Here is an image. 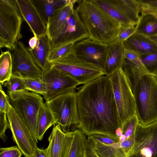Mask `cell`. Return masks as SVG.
Returning <instances> with one entry per match:
<instances>
[{
  "label": "cell",
  "instance_id": "cell-35",
  "mask_svg": "<svg viewBox=\"0 0 157 157\" xmlns=\"http://www.w3.org/2000/svg\"><path fill=\"white\" fill-rule=\"evenodd\" d=\"M136 26L120 24L117 39L123 42L136 32Z\"/></svg>",
  "mask_w": 157,
  "mask_h": 157
},
{
  "label": "cell",
  "instance_id": "cell-15",
  "mask_svg": "<svg viewBox=\"0 0 157 157\" xmlns=\"http://www.w3.org/2000/svg\"><path fill=\"white\" fill-rule=\"evenodd\" d=\"M20 13L27 23L34 36L37 38L46 34L47 26L32 0H16Z\"/></svg>",
  "mask_w": 157,
  "mask_h": 157
},
{
  "label": "cell",
  "instance_id": "cell-38",
  "mask_svg": "<svg viewBox=\"0 0 157 157\" xmlns=\"http://www.w3.org/2000/svg\"><path fill=\"white\" fill-rule=\"evenodd\" d=\"M10 128L7 114L4 113H0V137L4 143H6L7 140V137L6 134V131Z\"/></svg>",
  "mask_w": 157,
  "mask_h": 157
},
{
  "label": "cell",
  "instance_id": "cell-44",
  "mask_svg": "<svg viewBox=\"0 0 157 157\" xmlns=\"http://www.w3.org/2000/svg\"><path fill=\"white\" fill-rule=\"evenodd\" d=\"M116 134L119 138L121 136L123 133L121 128L119 127L117 129L116 131Z\"/></svg>",
  "mask_w": 157,
  "mask_h": 157
},
{
  "label": "cell",
  "instance_id": "cell-45",
  "mask_svg": "<svg viewBox=\"0 0 157 157\" xmlns=\"http://www.w3.org/2000/svg\"><path fill=\"white\" fill-rule=\"evenodd\" d=\"M157 45V35L148 37Z\"/></svg>",
  "mask_w": 157,
  "mask_h": 157
},
{
  "label": "cell",
  "instance_id": "cell-32",
  "mask_svg": "<svg viewBox=\"0 0 157 157\" xmlns=\"http://www.w3.org/2000/svg\"><path fill=\"white\" fill-rule=\"evenodd\" d=\"M142 62L151 75L157 73V52L148 55H141Z\"/></svg>",
  "mask_w": 157,
  "mask_h": 157
},
{
  "label": "cell",
  "instance_id": "cell-34",
  "mask_svg": "<svg viewBox=\"0 0 157 157\" xmlns=\"http://www.w3.org/2000/svg\"><path fill=\"white\" fill-rule=\"evenodd\" d=\"M140 5L141 13H157V0H136Z\"/></svg>",
  "mask_w": 157,
  "mask_h": 157
},
{
  "label": "cell",
  "instance_id": "cell-7",
  "mask_svg": "<svg viewBox=\"0 0 157 157\" xmlns=\"http://www.w3.org/2000/svg\"><path fill=\"white\" fill-rule=\"evenodd\" d=\"M120 121L122 125L136 114V104L129 80L122 68L109 77Z\"/></svg>",
  "mask_w": 157,
  "mask_h": 157
},
{
  "label": "cell",
  "instance_id": "cell-14",
  "mask_svg": "<svg viewBox=\"0 0 157 157\" xmlns=\"http://www.w3.org/2000/svg\"><path fill=\"white\" fill-rule=\"evenodd\" d=\"M88 38V32L74 9L60 33L51 42L52 48L69 43H76Z\"/></svg>",
  "mask_w": 157,
  "mask_h": 157
},
{
  "label": "cell",
  "instance_id": "cell-43",
  "mask_svg": "<svg viewBox=\"0 0 157 157\" xmlns=\"http://www.w3.org/2000/svg\"><path fill=\"white\" fill-rule=\"evenodd\" d=\"M38 41V38L35 36L31 38L29 41V45L30 48L34 49L36 46Z\"/></svg>",
  "mask_w": 157,
  "mask_h": 157
},
{
  "label": "cell",
  "instance_id": "cell-28",
  "mask_svg": "<svg viewBox=\"0 0 157 157\" xmlns=\"http://www.w3.org/2000/svg\"><path fill=\"white\" fill-rule=\"evenodd\" d=\"M11 54L9 51H1L0 56V82L3 84L9 80L12 74Z\"/></svg>",
  "mask_w": 157,
  "mask_h": 157
},
{
  "label": "cell",
  "instance_id": "cell-42",
  "mask_svg": "<svg viewBox=\"0 0 157 157\" xmlns=\"http://www.w3.org/2000/svg\"><path fill=\"white\" fill-rule=\"evenodd\" d=\"M33 157H47L46 148L41 149L38 147Z\"/></svg>",
  "mask_w": 157,
  "mask_h": 157
},
{
  "label": "cell",
  "instance_id": "cell-6",
  "mask_svg": "<svg viewBox=\"0 0 157 157\" xmlns=\"http://www.w3.org/2000/svg\"><path fill=\"white\" fill-rule=\"evenodd\" d=\"M7 94L11 105L37 140L36 122L39 110L44 104L43 98L40 95L27 90L7 91Z\"/></svg>",
  "mask_w": 157,
  "mask_h": 157
},
{
  "label": "cell",
  "instance_id": "cell-19",
  "mask_svg": "<svg viewBox=\"0 0 157 157\" xmlns=\"http://www.w3.org/2000/svg\"><path fill=\"white\" fill-rule=\"evenodd\" d=\"M125 51L123 42L117 39L108 44L106 57L102 69L104 75L109 77L117 69H123Z\"/></svg>",
  "mask_w": 157,
  "mask_h": 157
},
{
  "label": "cell",
  "instance_id": "cell-46",
  "mask_svg": "<svg viewBox=\"0 0 157 157\" xmlns=\"http://www.w3.org/2000/svg\"><path fill=\"white\" fill-rule=\"evenodd\" d=\"M154 75L156 80H157V73L154 75Z\"/></svg>",
  "mask_w": 157,
  "mask_h": 157
},
{
  "label": "cell",
  "instance_id": "cell-17",
  "mask_svg": "<svg viewBox=\"0 0 157 157\" xmlns=\"http://www.w3.org/2000/svg\"><path fill=\"white\" fill-rule=\"evenodd\" d=\"M123 69L129 80L132 90L142 77L151 74L142 62L141 55L126 49Z\"/></svg>",
  "mask_w": 157,
  "mask_h": 157
},
{
  "label": "cell",
  "instance_id": "cell-4",
  "mask_svg": "<svg viewBox=\"0 0 157 157\" xmlns=\"http://www.w3.org/2000/svg\"><path fill=\"white\" fill-rule=\"evenodd\" d=\"M44 103L52 115L55 125H59L66 133L79 129L81 122L75 90L46 101Z\"/></svg>",
  "mask_w": 157,
  "mask_h": 157
},
{
  "label": "cell",
  "instance_id": "cell-2",
  "mask_svg": "<svg viewBox=\"0 0 157 157\" xmlns=\"http://www.w3.org/2000/svg\"><path fill=\"white\" fill-rule=\"evenodd\" d=\"M77 2L76 9L88 32L89 38L108 44L117 39L120 24L97 6L93 0Z\"/></svg>",
  "mask_w": 157,
  "mask_h": 157
},
{
  "label": "cell",
  "instance_id": "cell-41",
  "mask_svg": "<svg viewBox=\"0 0 157 157\" xmlns=\"http://www.w3.org/2000/svg\"><path fill=\"white\" fill-rule=\"evenodd\" d=\"M84 157H99L94 150L87 139L84 151Z\"/></svg>",
  "mask_w": 157,
  "mask_h": 157
},
{
  "label": "cell",
  "instance_id": "cell-40",
  "mask_svg": "<svg viewBox=\"0 0 157 157\" xmlns=\"http://www.w3.org/2000/svg\"><path fill=\"white\" fill-rule=\"evenodd\" d=\"M11 104L8 95L3 90L1 84L0 86V113L7 114L9 112Z\"/></svg>",
  "mask_w": 157,
  "mask_h": 157
},
{
  "label": "cell",
  "instance_id": "cell-13",
  "mask_svg": "<svg viewBox=\"0 0 157 157\" xmlns=\"http://www.w3.org/2000/svg\"><path fill=\"white\" fill-rule=\"evenodd\" d=\"M108 44L89 38L75 43L72 53L77 59L96 65L102 70L107 56Z\"/></svg>",
  "mask_w": 157,
  "mask_h": 157
},
{
  "label": "cell",
  "instance_id": "cell-37",
  "mask_svg": "<svg viewBox=\"0 0 157 157\" xmlns=\"http://www.w3.org/2000/svg\"><path fill=\"white\" fill-rule=\"evenodd\" d=\"M135 132L124 141H120L117 143L107 145L121 148L125 154L126 156L127 155L131 149L133 145Z\"/></svg>",
  "mask_w": 157,
  "mask_h": 157
},
{
  "label": "cell",
  "instance_id": "cell-24",
  "mask_svg": "<svg viewBox=\"0 0 157 157\" xmlns=\"http://www.w3.org/2000/svg\"><path fill=\"white\" fill-rule=\"evenodd\" d=\"M54 123L52 115L45 103L40 108L38 113L36 122V138L41 141L47 130Z\"/></svg>",
  "mask_w": 157,
  "mask_h": 157
},
{
  "label": "cell",
  "instance_id": "cell-27",
  "mask_svg": "<svg viewBox=\"0 0 157 157\" xmlns=\"http://www.w3.org/2000/svg\"><path fill=\"white\" fill-rule=\"evenodd\" d=\"M87 139L86 135L78 128L74 132L73 137L67 157H84Z\"/></svg>",
  "mask_w": 157,
  "mask_h": 157
},
{
  "label": "cell",
  "instance_id": "cell-26",
  "mask_svg": "<svg viewBox=\"0 0 157 157\" xmlns=\"http://www.w3.org/2000/svg\"><path fill=\"white\" fill-rule=\"evenodd\" d=\"M100 8L120 24L135 25L128 19L108 0H93Z\"/></svg>",
  "mask_w": 157,
  "mask_h": 157
},
{
  "label": "cell",
  "instance_id": "cell-5",
  "mask_svg": "<svg viewBox=\"0 0 157 157\" xmlns=\"http://www.w3.org/2000/svg\"><path fill=\"white\" fill-rule=\"evenodd\" d=\"M23 18L16 0H0V48L11 51L21 38Z\"/></svg>",
  "mask_w": 157,
  "mask_h": 157
},
{
  "label": "cell",
  "instance_id": "cell-10",
  "mask_svg": "<svg viewBox=\"0 0 157 157\" xmlns=\"http://www.w3.org/2000/svg\"><path fill=\"white\" fill-rule=\"evenodd\" d=\"M7 115L13 141L25 157H33L37 140L11 105Z\"/></svg>",
  "mask_w": 157,
  "mask_h": 157
},
{
  "label": "cell",
  "instance_id": "cell-29",
  "mask_svg": "<svg viewBox=\"0 0 157 157\" xmlns=\"http://www.w3.org/2000/svg\"><path fill=\"white\" fill-rule=\"evenodd\" d=\"M75 43H69L52 48L48 59L50 63L60 60L71 53Z\"/></svg>",
  "mask_w": 157,
  "mask_h": 157
},
{
  "label": "cell",
  "instance_id": "cell-18",
  "mask_svg": "<svg viewBox=\"0 0 157 157\" xmlns=\"http://www.w3.org/2000/svg\"><path fill=\"white\" fill-rule=\"evenodd\" d=\"M76 0H69L65 5L58 9L51 16L46 25V35L51 42L59 35L64 27L67 20L74 9Z\"/></svg>",
  "mask_w": 157,
  "mask_h": 157
},
{
  "label": "cell",
  "instance_id": "cell-33",
  "mask_svg": "<svg viewBox=\"0 0 157 157\" xmlns=\"http://www.w3.org/2000/svg\"><path fill=\"white\" fill-rule=\"evenodd\" d=\"M139 123V122L136 114L122 125L121 128L123 134L125 136L126 139L135 132L136 126Z\"/></svg>",
  "mask_w": 157,
  "mask_h": 157
},
{
  "label": "cell",
  "instance_id": "cell-30",
  "mask_svg": "<svg viewBox=\"0 0 157 157\" xmlns=\"http://www.w3.org/2000/svg\"><path fill=\"white\" fill-rule=\"evenodd\" d=\"M23 80L26 90L42 95L43 96L46 94V85L42 79L26 78Z\"/></svg>",
  "mask_w": 157,
  "mask_h": 157
},
{
  "label": "cell",
  "instance_id": "cell-23",
  "mask_svg": "<svg viewBox=\"0 0 157 157\" xmlns=\"http://www.w3.org/2000/svg\"><path fill=\"white\" fill-rule=\"evenodd\" d=\"M47 25L49 19L59 9L67 4L69 0H32Z\"/></svg>",
  "mask_w": 157,
  "mask_h": 157
},
{
  "label": "cell",
  "instance_id": "cell-25",
  "mask_svg": "<svg viewBox=\"0 0 157 157\" xmlns=\"http://www.w3.org/2000/svg\"><path fill=\"white\" fill-rule=\"evenodd\" d=\"M136 27V33L148 37L157 35V19L151 14L141 13Z\"/></svg>",
  "mask_w": 157,
  "mask_h": 157
},
{
  "label": "cell",
  "instance_id": "cell-3",
  "mask_svg": "<svg viewBox=\"0 0 157 157\" xmlns=\"http://www.w3.org/2000/svg\"><path fill=\"white\" fill-rule=\"evenodd\" d=\"M132 91L139 122L146 125L157 121V80L154 75L142 77Z\"/></svg>",
  "mask_w": 157,
  "mask_h": 157
},
{
  "label": "cell",
  "instance_id": "cell-8",
  "mask_svg": "<svg viewBox=\"0 0 157 157\" xmlns=\"http://www.w3.org/2000/svg\"><path fill=\"white\" fill-rule=\"evenodd\" d=\"M51 64V67L69 75L79 85L86 83L104 75L100 67L77 59L72 52Z\"/></svg>",
  "mask_w": 157,
  "mask_h": 157
},
{
  "label": "cell",
  "instance_id": "cell-21",
  "mask_svg": "<svg viewBox=\"0 0 157 157\" xmlns=\"http://www.w3.org/2000/svg\"><path fill=\"white\" fill-rule=\"evenodd\" d=\"M126 49L140 55L157 52V45L148 37L135 33L123 42Z\"/></svg>",
  "mask_w": 157,
  "mask_h": 157
},
{
  "label": "cell",
  "instance_id": "cell-20",
  "mask_svg": "<svg viewBox=\"0 0 157 157\" xmlns=\"http://www.w3.org/2000/svg\"><path fill=\"white\" fill-rule=\"evenodd\" d=\"M27 48L34 62L43 74L51 69L48 59L52 49L51 41L46 34L38 38L36 46L34 49Z\"/></svg>",
  "mask_w": 157,
  "mask_h": 157
},
{
  "label": "cell",
  "instance_id": "cell-1",
  "mask_svg": "<svg viewBox=\"0 0 157 157\" xmlns=\"http://www.w3.org/2000/svg\"><path fill=\"white\" fill-rule=\"evenodd\" d=\"M76 89L79 129L87 136L99 133L118 137L116 131L121 124L109 77L101 76Z\"/></svg>",
  "mask_w": 157,
  "mask_h": 157
},
{
  "label": "cell",
  "instance_id": "cell-11",
  "mask_svg": "<svg viewBox=\"0 0 157 157\" xmlns=\"http://www.w3.org/2000/svg\"><path fill=\"white\" fill-rule=\"evenodd\" d=\"M12 51V76L23 79H42L43 72L35 63L22 42L18 41Z\"/></svg>",
  "mask_w": 157,
  "mask_h": 157
},
{
  "label": "cell",
  "instance_id": "cell-39",
  "mask_svg": "<svg viewBox=\"0 0 157 157\" xmlns=\"http://www.w3.org/2000/svg\"><path fill=\"white\" fill-rule=\"evenodd\" d=\"M22 154L17 146L0 148V157H21Z\"/></svg>",
  "mask_w": 157,
  "mask_h": 157
},
{
  "label": "cell",
  "instance_id": "cell-9",
  "mask_svg": "<svg viewBox=\"0 0 157 157\" xmlns=\"http://www.w3.org/2000/svg\"><path fill=\"white\" fill-rule=\"evenodd\" d=\"M126 157H157V121L146 125L139 123L133 145Z\"/></svg>",
  "mask_w": 157,
  "mask_h": 157
},
{
  "label": "cell",
  "instance_id": "cell-31",
  "mask_svg": "<svg viewBox=\"0 0 157 157\" xmlns=\"http://www.w3.org/2000/svg\"><path fill=\"white\" fill-rule=\"evenodd\" d=\"M3 85L4 86L7 88V91L10 92L26 90L23 79L12 75Z\"/></svg>",
  "mask_w": 157,
  "mask_h": 157
},
{
  "label": "cell",
  "instance_id": "cell-22",
  "mask_svg": "<svg viewBox=\"0 0 157 157\" xmlns=\"http://www.w3.org/2000/svg\"><path fill=\"white\" fill-rule=\"evenodd\" d=\"M108 0L135 25L139 23L141 10L136 0Z\"/></svg>",
  "mask_w": 157,
  "mask_h": 157
},
{
  "label": "cell",
  "instance_id": "cell-16",
  "mask_svg": "<svg viewBox=\"0 0 157 157\" xmlns=\"http://www.w3.org/2000/svg\"><path fill=\"white\" fill-rule=\"evenodd\" d=\"M74 132H65L59 125H54L48 139L49 144L46 148L47 157H67Z\"/></svg>",
  "mask_w": 157,
  "mask_h": 157
},
{
  "label": "cell",
  "instance_id": "cell-36",
  "mask_svg": "<svg viewBox=\"0 0 157 157\" xmlns=\"http://www.w3.org/2000/svg\"><path fill=\"white\" fill-rule=\"evenodd\" d=\"M88 136V139L98 141L105 144H112L120 142L118 138L108 135L96 133Z\"/></svg>",
  "mask_w": 157,
  "mask_h": 157
},
{
  "label": "cell",
  "instance_id": "cell-47",
  "mask_svg": "<svg viewBox=\"0 0 157 157\" xmlns=\"http://www.w3.org/2000/svg\"><path fill=\"white\" fill-rule=\"evenodd\" d=\"M151 14L153 15L157 19V13H154Z\"/></svg>",
  "mask_w": 157,
  "mask_h": 157
},
{
  "label": "cell",
  "instance_id": "cell-12",
  "mask_svg": "<svg viewBox=\"0 0 157 157\" xmlns=\"http://www.w3.org/2000/svg\"><path fill=\"white\" fill-rule=\"evenodd\" d=\"M46 85V94L43 96L46 101L75 90L78 82L67 74L53 68L43 74L42 79Z\"/></svg>",
  "mask_w": 157,
  "mask_h": 157
}]
</instances>
